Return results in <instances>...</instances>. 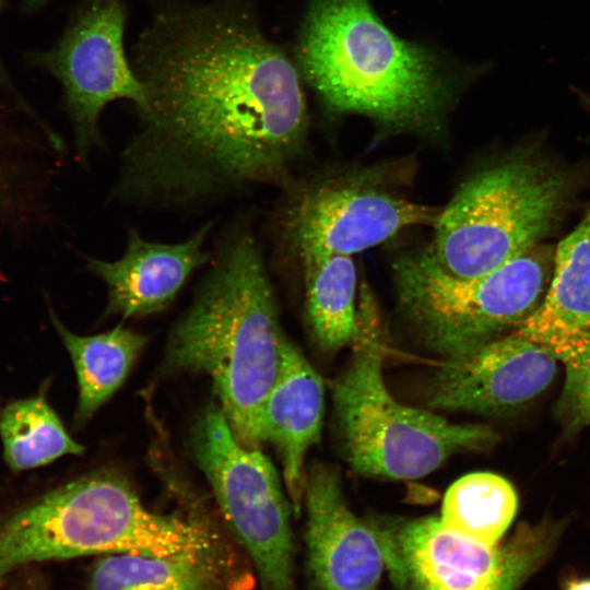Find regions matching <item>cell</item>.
Returning a JSON list of instances; mask_svg holds the SVG:
<instances>
[{
	"mask_svg": "<svg viewBox=\"0 0 590 590\" xmlns=\"http://www.w3.org/2000/svg\"><path fill=\"white\" fill-rule=\"evenodd\" d=\"M50 317L73 363L79 388L75 420L83 423L123 384L146 337L121 323L98 334L79 335L54 311Z\"/></svg>",
	"mask_w": 590,
	"mask_h": 590,
	"instance_id": "d6986e66",
	"label": "cell"
},
{
	"mask_svg": "<svg viewBox=\"0 0 590 590\" xmlns=\"http://www.w3.org/2000/svg\"><path fill=\"white\" fill-rule=\"evenodd\" d=\"M565 590H590V579L574 581Z\"/></svg>",
	"mask_w": 590,
	"mask_h": 590,
	"instance_id": "484cf974",
	"label": "cell"
},
{
	"mask_svg": "<svg viewBox=\"0 0 590 590\" xmlns=\"http://www.w3.org/2000/svg\"><path fill=\"white\" fill-rule=\"evenodd\" d=\"M286 339L259 246L248 233H237L173 327L163 367L209 376L236 438L259 448L261 410Z\"/></svg>",
	"mask_w": 590,
	"mask_h": 590,
	"instance_id": "7a4b0ae2",
	"label": "cell"
},
{
	"mask_svg": "<svg viewBox=\"0 0 590 590\" xmlns=\"http://www.w3.org/2000/svg\"><path fill=\"white\" fill-rule=\"evenodd\" d=\"M126 9L121 0H87L56 44L28 54V61L61 85L66 110L82 160L102 148L104 107L128 99L137 109L146 98L123 48Z\"/></svg>",
	"mask_w": 590,
	"mask_h": 590,
	"instance_id": "30bf717a",
	"label": "cell"
},
{
	"mask_svg": "<svg viewBox=\"0 0 590 590\" xmlns=\"http://www.w3.org/2000/svg\"><path fill=\"white\" fill-rule=\"evenodd\" d=\"M0 439L5 463L17 472L84 450L67 432L44 394L15 400L1 411Z\"/></svg>",
	"mask_w": 590,
	"mask_h": 590,
	"instance_id": "ffe728a7",
	"label": "cell"
},
{
	"mask_svg": "<svg viewBox=\"0 0 590 590\" xmlns=\"http://www.w3.org/2000/svg\"><path fill=\"white\" fill-rule=\"evenodd\" d=\"M552 272L548 253L536 246L471 279L447 274L422 251L393 266L400 314L420 343L442 358L517 328L539 306Z\"/></svg>",
	"mask_w": 590,
	"mask_h": 590,
	"instance_id": "52a82bcc",
	"label": "cell"
},
{
	"mask_svg": "<svg viewBox=\"0 0 590 590\" xmlns=\"http://www.w3.org/2000/svg\"><path fill=\"white\" fill-rule=\"evenodd\" d=\"M590 328V209L558 244L547 292L515 333L558 358Z\"/></svg>",
	"mask_w": 590,
	"mask_h": 590,
	"instance_id": "2e32d148",
	"label": "cell"
},
{
	"mask_svg": "<svg viewBox=\"0 0 590 590\" xmlns=\"http://www.w3.org/2000/svg\"><path fill=\"white\" fill-rule=\"evenodd\" d=\"M557 358L515 332L464 354L442 358L427 386V404L447 411L503 414L540 394L553 380Z\"/></svg>",
	"mask_w": 590,
	"mask_h": 590,
	"instance_id": "7c38bea8",
	"label": "cell"
},
{
	"mask_svg": "<svg viewBox=\"0 0 590 590\" xmlns=\"http://www.w3.org/2000/svg\"><path fill=\"white\" fill-rule=\"evenodd\" d=\"M558 361L565 366V381L557 413L568 432L590 423V328Z\"/></svg>",
	"mask_w": 590,
	"mask_h": 590,
	"instance_id": "7402d4cb",
	"label": "cell"
},
{
	"mask_svg": "<svg viewBox=\"0 0 590 590\" xmlns=\"http://www.w3.org/2000/svg\"><path fill=\"white\" fill-rule=\"evenodd\" d=\"M385 566L399 590H515L547 550L546 531L519 530L487 545L446 529L439 518L380 524Z\"/></svg>",
	"mask_w": 590,
	"mask_h": 590,
	"instance_id": "9c48e42d",
	"label": "cell"
},
{
	"mask_svg": "<svg viewBox=\"0 0 590 590\" xmlns=\"http://www.w3.org/2000/svg\"><path fill=\"white\" fill-rule=\"evenodd\" d=\"M323 382L299 349L286 339L278 378L261 410V442L280 453L286 491L296 516L305 494V457L318 442L323 416Z\"/></svg>",
	"mask_w": 590,
	"mask_h": 590,
	"instance_id": "9a60e30c",
	"label": "cell"
},
{
	"mask_svg": "<svg viewBox=\"0 0 590 590\" xmlns=\"http://www.w3.org/2000/svg\"><path fill=\"white\" fill-rule=\"evenodd\" d=\"M50 560L142 554L229 559L206 521L148 509L116 473L94 472L20 505Z\"/></svg>",
	"mask_w": 590,
	"mask_h": 590,
	"instance_id": "8992f818",
	"label": "cell"
},
{
	"mask_svg": "<svg viewBox=\"0 0 590 590\" xmlns=\"http://www.w3.org/2000/svg\"><path fill=\"white\" fill-rule=\"evenodd\" d=\"M51 0H23L22 11L25 13H34L47 5Z\"/></svg>",
	"mask_w": 590,
	"mask_h": 590,
	"instance_id": "cb8c5ba5",
	"label": "cell"
},
{
	"mask_svg": "<svg viewBox=\"0 0 590 590\" xmlns=\"http://www.w3.org/2000/svg\"><path fill=\"white\" fill-rule=\"evenodd\" d=\"M211 226L204 224L190 237L172 244L146 240L130 229L120 258L87 257V269L107 288L104 315L139 318L168 307L189 276L210 260L203 244Z\"/></svg>",
	"mask_w": 590,
	"mask_h": 590,
	"instance_id": "5bb4252c",
	"label": "cell"
},
{
	"mask_svg": "<svg viewBox=\"0 0 590 590\" xmlns=\"http://www.w3.org/2000/svg\"><path fill=\"white\" fill-rule=\"evenodd\" d=\"M297 57L330 110L389 131H437L452 97L435 55L396 36L368 0H312Z\"/></svg>",
	"mask_w": 590,
	"mask_h": 590,
	"instance_id": "3957f363",
	"label": "cell"
},
{
	"mask_svg": "<svg viewBox=\"0 0 590 590\" xmlns=\"http://www.w3.org/2000/svg\"><path fill=\"white\" fill-rule=\"evenodd\" d=\"M232 560L142 554H106L95 562L85 590H225Z\"/></svg>",
	"mask_w": 590,
	"mask_h": 590,
	"instance_id": "ac0fdd59",
	"label": "cell"
},
{
	"mask_svg": "<svg viewBox=\"0 0 590 590\" xmlns=\"http://www.w3.org/2000/svg\"><path fill=\"white\" fill-rule=\"evenodd\" d=\"M345 369L333 380L332 401L343 455L357 473L412 480L451 455L491 446L496 435L477 424H456L398 402L382 376L384 337L377 304L362 285L357 333Z\"/></svg>",
	"mask_w": 590,
	"mask_h": 590,
	"instance_id": "277c9868",
	"label": "cell"
},
{
	"mask_svg": "<svg viewBox=\"0 0 590 590\" xmlns=\"http://www.w3.org/2000/svg\"><path fill=\"white\" fill-rule=\"evenodd\" d=\"M304 500L307 565L316 590H377L385 567L380 524L351 510L339 473L311 464Z\"/></svg>",
	"mask_w": 590,
	"mask_h": 590,
	"instance_id": "4fadbf2b",
	"label": "cell"
},
{
	"mask_svg": "<svg viewBox=\"0 0 590 590\" xmlns=\"http://www.w3.org/2000/svg\"><path fill=\"white\" fill-rule=\"evenodd\" d=\"M4 3H5V0H0V16L3 11ZM0 81H2L5 84L13 85L11 76L1 57V54H0Z\"/></svg>",
	"mask_w": 590,
	"mask_h": 590,
	"instance_id": "d4e9b609",
	"label": "cell"
},
{
	"mask_svg": "<svg viewBox=\"0 0 590 590\" xmlns=\"http://www.w3.org/2000/svg\"><path fill=\"white\" fill-rule=\"evenodd\" d=\"M517 506V494L507 480L489 472H474L448 488L439 519L452 532L495 545L510 526Z\"/></svg>",
	"mask_w": 590,
	"mask_h": 590,
	"instance_id": "44dd1931",
	"label": "cell"
},
{
	"mask_svg": "<svg viewBox=\"0 0 590 590\" xmlns=\"http://www.w3.org/2000/svg\"><path fill=\"white\" fill-rule=\"evenodd\" d=\"M305 319L318 350L332 354L352 345L357 333V271L352 256L300 257Z\"/></svg>",
	"mask_w": 590,
	"mask_h": 590,
	"instance_id": "e0dca14e",
	"label": "cell"
},
{
	"mask_svg": "<svg viewBox=\"0 0 590 590\" xmlns=\"http://www.w3.org/2000/svg\"><path fill=\"white\" fill-rule=\"evenodd\" d=\"M569 175L523 148L469 177L439 211L422 251L458 279L485 274L538 245L569 201Z\"/></svg>",
	"mask_w": 590,
	"mask_h": 590,
	"instance_id": "5b68a950",
	"label": "cell"
},
{
	"mask_svg": "<svg viewBox=\"0 0 590 590\" xmlns=\"http://www.w3.org/2000/svg\"><path fill=\"white\" fill-rule=\"evenodd\" d=\"M190 446L263 590H297L290 508L271 461L240 444L217 405L200 414Z\"/></svg>",
	"mask_w": 590,
	"mask_h": 590,
	"instance_id": "ba28073f",
	"label": "cell"
},
{
	"mask_svg": "<svg viewBox=\"0 0 590 590\" xmlns=\"http://www.w3.org/2000/svg\"><path fill=\"white\" fill-rule=\"evenodd\" d=\"M131 57L146 103L110 201L203 204L283 178L300 153L308 122L298 72L240 1L160 12Z\"/></svg>",
	"mask_w": 590,
	"mask_h": 590,
	"instance_id": "6da1fadb",
	"label": "cell"
},
{
	"mask_svg": "<svg viewBox=\"0 0 590 590\" xmlns=\"http://www.w3.org/2000/svg\"><path fill=\"white\" fill-rule=\"evenodd\" d=\"M438 214L368 179L340 178L306 191L291 209L287 228L299 258L353 257L405 228L434 225Z\"/></svg>",
	"mask_w": 590,
	"mask_h": 590,
	"instance_id": "8fae6325",
	"label": "cell"
},
{
	"mask_svg": "<svg viewBox=\"0 0 590 590\" xmlns=\"http://www.w3.org/2000/svg\"><path fill=\"white\" fill-rule=\"evenodd\" d=\"M11 92H15V88L14 86H11V85H8L5 83H3L2 81H0V120L5 117V115L8 114V110H9V105L8 104V97H7V93H11Z\"/></svg>",
	"mask_w": 590,
	"mask_h": 590,
	"instance_id": "603a6c76",
	"label": "cell"
}]
</instances>
